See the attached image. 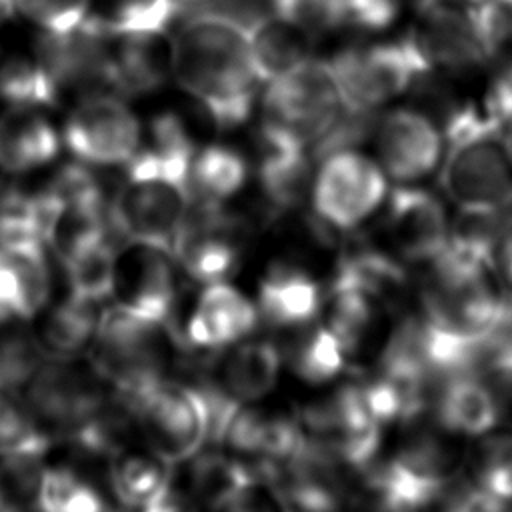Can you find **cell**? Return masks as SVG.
I'll return each instance as SVG.
<instances>
[{
	"label": "cell",
	"mask_w": 512,
	"mask_h": 512,
	"mask_svg": "<svg viewBox=\"0 0 512 512\" xmlns=\"http://www.w3.org/2000/svg\"><path fill=\"white\" fill-rule=\"evenodd\" d=\"M170 44L172 76L206 118L222 130L242 126L258 86L244 24L210 8L190 16Z\"/></svg>",
	"instance_id": "6da1fadb"
},
{
	"label": "cell",
	"mask_w": 512,
	"mask_h": 512,
	"mask_svg": "<svg viewBox=\"0 0 512 512\" xmlns=\"http://www.w3.org/2000/svg\"><path fill=\"white\" fill-rule=\"evenodd\" d=\"M344 110L328 60L308 58L268 82L258 136L310 150Z\"/></svg>",
	"instance_id": "5b68a950"
},
{
	"label": "cell",
	"mask_w": 512,
	"mask_h": 512,
	"mask_svg": "<svg viewBox=\"0 0 512 512\" xmlns=\"http://www.w3.org/2000/svg\"><path fill=\"white\" fill-rule=\"evenodd\" d=\"M432 406L442 430L452 434L484 436L500 420V410L488 384L474 374H456L440 380Z\"/></svg>",
	"instance_id": "484cf974"
},
{
	"label": "cell",
	"mask_w": 512,
	"mask_h": 512,
	"mask_svg": "<svg viewBox=\"0 0 512 512\" xmlns=\"http://www.w3.org/2000/svg\"><path fill=\"white\" fill-rule=\"evenodd\" d=\"M322 310V324L336 336L348 360H352L364 354L376 340L386 308L358 284L334 276Z\"/></svg>",
	"instance_id": "d4e9b609"
},
{
	"label": "cell",
	"mask_w": 512,
	"mask_h": 512,
	"mask_svg": "<svg viewBox=\"0 0 512 512\" xmlns=\"http://www.w3.org/2000/svg\"><path fill=\"white\" fill-rule=\"evenodd\" d=\"M298 418L306 440L346 470L364 472L376 462L382 426L368 412L358 382L308 404Z\"/></svg>",
	"instance_id": "30bf717a"
},
{
	"label": "cell",
	"mask_w": 512,
	"mask_h": 512,
	"mask_svg": "<svg viewBox=\"0 0 512 512\" xmlns=\"http://www.w3.org/2000/svg\"><path fill=\"white\" fill-rule=\"evenodd\" d=\"M470 10L486 66L512 82V0H482Z\"/></svg>",
	"instance_id": "836d02e7"
},
{
	"label": "cell",
	"mask_w": 512,
	"mask_h": 512,
	"mask_svg": "<svg viewBox=\"0 0 512 512\" xmlns=\"http://www.w3.org/2000/svg\"><path fill=\"white\" fill-rule=\"evenodd\" d=\"M486 384L496 400L500 416L506 414L512 418V358L510 356H494L484 362Z\"/></svg>",
	"instance_id": "f6af8a7d"
},
{
	"label": "cell",
	"mask_w": 512,
	"mask_h": 512,
	"mask_svg": "<svg viewBox=\"0 0 512 512\" xmlns=\"http://www.w3.org/2000/svg\"><path fill=\"white\" fill-rule=\"evenodd\" d=\"M494 268H500L506 280L512 284V208L506 212V218H504V226H502L498 248H496Z\"/></svg>",
	"instance_id": "7dc6e473"
},
{
	"label": "cell",
	"mask_w": 512,
	"mask_h": 512,
	"mask_svg": "<svg viewBox=\"0 0 512 512\" xmlns=\"http://www.w3.org/2000/svg\"><path fill=\"white\" fill-rule=\"evenodd\" d=\"M490 110L496 116V122L500 126L508 156L512 160V82L506 80H494L490 94L486 98Z\"/></svg>",
	"instance_id": "bcb514c9"
},
{
	"label": "cell",
	"mask_w": 512,
	"mask_h": 512,
	"mask_svg": "<svg viewBox=\"0 0 512 512\" xmlns=\"http://www.w3.org/2000/svg\"><path fill=\"white\" fill-rule=\"evenodd\" d=\"M168 338L174 340L168 324L112 304L98 316L90 362L122 396L164 374Z\"/></svg>",
	"instance_id": "ba28073f"
},
{
	"label": "cell",
	"mask_w": 512,
	"mask_h": 512,
	"mask_svg": "<svg viewBox=\"0 0 512 512\" xmlns=\"http://www.w3.org/2000/svg\"><path fill=\"white\" fill-rule=\"evenodd\" d=\"M512 502L500 500L476 486L454 488L440 504L438 512H512Z\"/></svg>",
	"instance_id": "7bdbcfd3"
},
{
	"label": "cell",
	"mask_w": 512,
	"mask_h": 512,
	"mask_svg": "<svg viewBox=\"0 0 512 512\" xmlns=\"http://www.w3.org/2000/svg\"><path fill=\"white\" fill-rule=\"evenodd\" d=\"M50 448V434L42 428L30 410L18 384L0 380V450H34Z\"/></svg>",
	"instance_id": "d590c367"
},
{
	"label": "cell",
	"mask_w": 512,
	"mask_h": 512,
	"mask_svg": "<svg viewBox=\"0 0 512 512\" xmlns=\"http://www.w3.org/2000/svg\"><path fill=\"white\" fill-rule=\"evenodd\" d=\"M450 2H456V4H462V6H474V4H478L482 0H450Z\"/></svg>",
	"instance_id": "f907efd6"
},
{
	"label": "cell",
	"mask_w": 512,
	"mask_h": 512,
	"mask_svg": "<svg viewBox=\"0 0 512 512\" xmlns=\"http://www.w3.org/2000/svg\"><path fill=\"white\" fill-rule=\"evenodd\" d=\"M0 512H28V510H22V508H14V506H2V504H0Z\"/></svg>",
	"instance_id": "681fc988"
},
{
	"label": "cell",
	"mask_w": 512,
	"mask_h": 512,
	"mask_svg": "<svg viewBox=\"0 0 512 512\" xmlns=\"http://www.w3.org/2000/svg\"><path fill=\"white\" fill-rule=\"evenodd\" d=\"M258 308L242 290L222 282L204 284L174 342L186 350H226L258 324Z\"/></svg>",
	"instance_id": "ac0fdd59"
},
{
	"label": "cell",
	"mask_w": 512,
	"mask_h": 512,
	"mask_svg": "<svg viewBox=\"0 0 512 512\" xmlns=\"http://www.w3.org/2000/svg\"><path fill=\"white\" fill-rule=\"evenodd\" d=\"M20 390L44 430H62L70 438L116 400L114 388L98 368L74 358L36 362L20 382Z\"/></svg>",
	"instance_id": "52a82bcc"
},
{
	"label": "cell",
	"mask_w": 512,
	"mask_h": 512,
	"mask_svg": "<svg viewBox=\"0 0 512 512\" xmlns=\"http://www.w3.org/2000/svg\"><path fill=\"white\" fill-rule=\"evenodd\" d=\"M118 398L136 420L148 448L170 464L190 460L212 436V406L202 384L162 374Z\"/></svg>",
	"instance_id": "277c9868"
},
{
	"label": "cell",
	"mask_w": 512,
	"mask_h": 512,
	"mask_svg": "<svg viewBox=\"0 0 512 512\" xmlns=\"http://www.w3.org/2000/svg\"><path fill=\"white\" fill-rule=\"evenodd\" d=\"M282 368L280 350L266 340L236 342L220 356L204 390L212 406V436L218 440L228 416L244 404L270 394Z\"/></svg>",
	"instance_id": "9a60e30c"
},
{
	"label": "cell",
	"mask_w": 512,
	"mask_h": 512,
	"mask_svg": "<svg viewBox=\"0 0 512 512\" xmlns=\"http://www.w3.org/2000/svg\"><path fill=\"white\" fill-rule=\"evenodd\" d=\"M44 472V452L0 450V504L36 510Z\"/></svg>",
	"instance_id": "8d00e7d4"
},
{
	"label": "cell",
	"mask_w": 512,
	"mask_h": 512,
	"mask_svg": "<svg viewBox=\"0 0 512 512\" xmlns=\"http://www.w3.org/2000/svg\"><path fill=\"white\" fill-rule=\"evenodd\" d=\"M216 442H222L240 460L256 462L258 468L288 462L308 444L298 414L254 404L238 406Z\"/></svg>",
	"instance_id": "e0dca14e"
},
{
	"label": "cell",
	"mask_w": 512,
	"mask_h": 512,
	"mask_svg": "<svg viewBox=\"0 0 512 512\" xmlns=\"http://www.w3.org/2000/svg\"><path fill=\"white\" fill-rule=\"evenodd\" d=\"M116 304L164 322L172 330L178 304V262L168 248L126 240L114 252L112 294Z\"/></svg>",
	"instance_id": "7c38bea8"
},
{
	"label": "cell",
	"mask_w": 512,
	"mask_h": 512,
	"mask_svg": "<svg viewBox=\"0 0 512 512\" xmlns=\"http://www.w3.org/2000/svg\"><path fill=\"white\" fill-rule=\"evenodd\" d=\"M248 52L258 82H272L310 58L314 38L294 22L270 12L244 24Z\"/></svg>",
	"instance_id": "cb8c5ba5"
},
{
	"label": "cell",
	"mask_w": 512,
	"mask_h": 512,
	"mask_svg": "<svg viewBox=\"0 0 512 512\" xmlns=\"http://www.w3.org/2000/svg\"><path fill=\"white\" fill-rule=\"evenodd\" d=\"M410 38L434 72L462 78L486 68L470 6L450 0H414Z\"/></svg>",
	"instance_id": "5bb4252c"
},
{
	"label": "cell",
	"mask_w": 512,
	"mask_h": 512,
	"mask_svg": "<svg viewBox=\"0 0 512 512\" xmlns=\"http://www.w3.org/2000/svg\"><path fill=\"white\" fill-rule=\"evenodd\" d=\"M170 482V462L150 448L120 446L110 454V486L126 510L138 512Z\"/></svg>",
	"instance_id": "f1b7e54d"
},
{
	"label": "cell",
	"mask_w": 512,
	"mask_h": 512,
	"mask_svg": "<svg viewBox=\"0 0 512 512\" xmlns=\"http://www.w3.org/2000/svg\"><path fill=\"white\" fill-rule=\"evenodd\" d=\"M60 152V136L40 108H12L0 114V172L30 174Z\"/></svg>",
	"instance_id": "603a6c76"
},
{
	"label": "cell",
	"mask_w": 512,
	"mask_h": 512,
	"mask_svg": "<svg viewBox=\"0 0 512 512\" xmlns=\"http://www.w3.org/2000/svg\"><path fill=\"white\" fill-rule=\"evenodd\" d=\"M62 138L76 160L90 166L128 164L142 142L134 110L116 94L92 90L66 116Z\"/></svg>",
	"instance_id": "8fae6325"
},
{
	"label": "cell",
	"mask_w": 512,
	"mask_h": 512,
	"mask_svg": "<svg viewBox=\"0 0 512 512\" xmlns=\"http://www.w3.org/2000/svg\"><path fill=\"white\" fill-rule=\"evenodd\" d=\"M200 2H210V0H176V4L180 6V10L184 6H194V4H200Z\"/></svg>",
	"instance_id": "c3c4849f"
},
{
	"label": "cell",
	"mask_w": 512,
	"mask_h": 512,
	"mask_svg": "<svg viewBox=\"0 0 512 512\" xmlns=\"http://www.w3.org/2000/svg\"><path fill=\"white\" fill-rule=\"evenodd\" d=\"M448 230L450 222L436 194L402 184L388 196L386 232L404 260L432 262L444 250Z\"/></svg>",
	"instance_id": "d6986e66"
},
{
	"label": "cell",
	"mask_w": 512,
	"mask_h": 512,
	"mask_svg": "<svg viewBox=\"0 0 512 512\" xmlns=\"http://www.w3.org/2000/svg\"><path fill=\"white\" fill-rule=\"evenodd\" d=\"M34 320L38 352L54 360H72L90 348L98 314L94 304L66 294L58 302H48Z\"/></svg>",
	"instance_id": "4316f807"
},
{
	"label": "cell",
	"mask_w": 512,
	"mask_h": 512,
	"mask_svg": "<svg viewBox=\"0 0 512 512\" xmlns=\"http://www.w3.org/2000/svg\"><path fill=\"white\" fill-rule=\"evenodd\" d=\"M292 372L306 384H326L338 378L346 366L348 356L336 336L324 326H314L304 332L288 354Z\"/></svg>",
	"instance_id": "d6a6232c"
},
{
	"label": "cell",
	"mask_w": 512,
	"mask_h": 512,
	"mask_svg": "<svg viewBox=\"0 0 512 512\" xmlns=\"http://www.w3.org/2000/svg\"><path fill=\"white\" fill-rule=\"evenodd\" d=\"M178 12L176 0H90L82 24L106 38L164 34Z\"/></svg>",
	"instance_id": "f546056e"
},
{
	"label": "cell",
	"mask_w": 512,
	"mask_h": 512,
	"mask_svg": "<svg viewBox=\"0 0 512 512\" xmlns=\"http://www.w3.org/2000/svg\"><path fill=\"white\" fill-rule=\"evenodd\" d=\"M258 142V180L268 204L276 210H290L298 206L312 188L310 150L264 136H258Z\"/></svg>",
	"instance_id": "83f0119b"
},
{
	"label": "cell",
	"mask_w": 512,
	"mask_h": 512,
	"mask_svg": "<svg viewBox=\"0 0 512 512\" xmlns=\"http://www.w3.org/2000/svg\"><path fill=\"white\" fill-rule=\"evenodd\" d=\"M0 100L12 108L44 110L58 104L60 92L36 54H12L0 62Z\"/></svg>",
	"instance_id": "1f68e13d"
},
{
	"label": "cell",
	"mask_w": 512,
	"mask_h": 512,
	"mask_svg": "<svg viewBox=\"0 0 512 512\" xmlns=\"http://www.w3.org/2000/svg\"><path fill=\"white\" fill-rule=\"evenodd\" d=\"M474 486L512 502V428L486 436L474 454Z\"/></svg>",
	"instance_id": "f35d334b"
},
{
	"label": "cell",
	"mask_w": 512,
	"mask_h": 512,
	"mask_svg": "<svg viewBox=\"0 0 512 512\" xmlns=\"http://www.w3.org/2000/svg\"><path fill=\"white\" fill-rule=\"evenodd\" d=\"M310 192L318 222L348 232L380 208L388 186L378 162L356 148H344L320 158Z\"/></svg>",
	"instance_id": "9c48e42d"
},
{
	"label": "cell",
	"mask_w": 512,
	"mask_h": 512,
	"mask_svg": "<svg viewBox=\"0 0 512 512\" xmlns=\"http://www.w3.org/2000/svg\"><path fill=\"white\" fill-rule=\"evenodd\" d=\"M484 344L486 360L494 356L512 358V294H500L494 318L484 336Z\"/></svg>",
	"instance_id": "ee69618b"
},
{
	"label": "cell",
	"mask_w": 512,
	"mask_h": 512,
	"mask_svg": "<svg viewBox=\"0 0 512 512\" xmlns=\"http://www.w3.org/2000/svg\"><path fill=\"white\" fill-rule=\"evenodd\" d=\"M14 14L24 16L46 34H68L82 26L90 0H12Z\"/></svg>",
	"instance_id": "ab89813d"
},
{
	"label": "cell",
	"mask_w": 512,
	"mask_h": 512,
	"mask_svg": "<svg viewBox=\"0 0 512 512\" xmlns=\"http://www.w3.org/2000/svg\"><path fill=\"white\" fill-rule=\"evenodd\" d=\"M322 286L312 272L288 264H272L258 286V314L272 326L298 328L322 310Z\"/></svg>",
	"instance_id": "44dd1931"
},
{
	"label": "cell",
	"mask_w": 512,
	"mask_h": 512,
	"mask_svg": "<svg viewBox=\"0 0 512 512\" xmlns=\"http://www.w3.org/2000/svg\"><path fill=\"white\" fill-rule=\"evenodd\" d=\"M400 16V0H340V30L382 32Z\"/></svg>",
	"instance_id": "60d3db41"
},
{
	"label": "cell",
	"mask_w": 512,
	"mask_h": 512,
	"mask_svg": "<svg viewBox=\"0 0 512 512\" xmlns=\"http://www.w3.org/2000/svg\"><path fill=\"white\" fill-rule=\"evenodd\" d=\"M194 144H152L138 150L108 202V218L126 240L168 248L176 240L192 204L190 164Z\"/></svg>",
	"instance_id": "7a4b0ae2"
},
{
	"label": "cell",
	"mask_w": 512,
	"mask_h": 512,
	"mask_svg": "<svg viewBox=\"0 0 512 512\" xmlns=\"http://www.w3.org/2000/svg\"><path fill=\"white\" fill-rule=\"evenodd\" d=\"M442 130V192L458 208H512V160L488 102L456 104Z\"/></svg>",
	"instance_id": "3957f363"
},
{
	"label": "cell",
	"mask_w": 512,
	"mask_h": 512,
	"mask_svg": "<svg viewBox=\"0 0 512 512\" xmlns=\"http://www.w3.org/2000/svg\"><path fill=\"white\" fill-rule=\"evenodd\" d=\"M172 74V44L164 34L110 38V82L120 94L142 96L160 90Z\"/></svg>",
	"instance_id": "7402d4cb"
},
{
	"label": "cell",
	"mask_w": 512,
	"mask_h": 512,
	"mask_svg": "<svg viewBox=\"0 0 512 512\" xmlns=\"http://www.w3.org/2000/svg\"><path fill=\"white\" fill-rule=\"evenodd\" d=\"M114 252L116 248L108 238L64 264L68 294L94 306L106 300L112 294Z\"/></svg>",
	"instance_id": "74e56055"
},
{
	"label": "cell",
	"mask_w": 512,
	"mask_h": 512,
	"mask_svg": "<svg viewBox=\"0 0 512 512\" xmlns=\"http://www.w3.org/2000/svg\"><path fill=\"white\" fill-rule=\"evenodd\" d=\"M376 152L384 174L410 184L432 174L442 160L444 130L432 114L398 106L376 120Z\"/></svg>",
	"instance_id": "2e32d148"
},
{
	"label": "cell",
	"mask_w": 512,
	"mask_h": 512,
	"mask_svg": "<svg viewBox=\"0 0 512 512\" xmlns=\"http://www.w3.org/2000/svg\"><path fill=\"white\" fill-rule=\"evenodd\" d=\"M38 512H112L100 490L68 466H46Z\"/></svg>",
	"instance_id": "e575fe53"
},
{
	"label": "cell",
	"mask_w": 512,
	"mask_h": 512,
	"mask_svg": "<svg viewBox=\"0 0 512 512\" xmlns=\"http://www.w3.org/2000/svg\"><path fill=\"white\" fill-rule=\"evenodd\" d=\"M52 272L42 242H0V326L34 320L50 302Z\"/></svg>",
	"instance_id": "ffe728a7"
},
{
	"label": "cell",
	"mask_w": 512,
	"mask_h": 512,
	"mask_svg": "<svg viewBox=\"0 0 512 512\" xmlns=\"http://www.w3.org/2000/svg\"><path fill=\"white\" fill-rule=\"evenodd\" d=\"M248 180L246 158L228 144H210L198 150L190 164L192 196L222 202L238 194Z\"/></svg>",
	"instance_id": "4dcf8cb0"
},
{
	"label": "cell",
	"mask_w": 512,
	"mask_h": 512,
	"mask_svg": "<svg viewBox=\"0 0 512 512\" xmlns=\"http://www.w3.org/2000/svg\"><path fill=\"white\" fill-rule=\"evenodd\" d=\"M328 64L342 106L354 112H374L434 74L410 34L398 40L346 46Z\"/></svg>",
	"instance_id": "8992f818"
},
{
	"label": "cell",
	"mask_w": 512,
	"mask_h": 512,
	"mask_svg": "<svg viewBox=\"0 0 512 512\" xmlns=\"http://www.w3.org/2000/svg\"><path fill=\"white\" fill-rule=\"evenodd\" d=\"M214 512H290L276 486L258 470L224 498Z\"/></svg>",
	"instance_id": "b9f144b4"
},
{
	"label": "cell",
	"mask_w": 512,
	"mask_h": 512,
	"mask_svg": "<svg viewBox=\"0 0 512 512\" xmlns=\"http://www.w3.org/2000/svg\"><path fill=\"white\" fill-rule=\"evenodd\" d=\"M242 222L222 208L192 196L184 226L174 246L178 268L198 284L226 280L242 258Z\"/></svg>",
	"instance_id": "4fadbf2b"
}]
</instances>
